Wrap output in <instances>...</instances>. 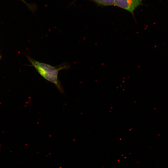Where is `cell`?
Instances as JSON below:
<instances>
[{
  "label": "cell",
  "mask_w": 168,
  "mask_h": 168,
  "mask_svg": "<svg viewBox=\"0 0 168 168\" xmlns=\"http://www.w3.org/2000/svg\"><path fill=\"white\" fill-rule=\"evenodd\" d=\"M144 0H115L114 5L130 12L134 17L133 12Z\"/></svg>",
  "instance_id": "obj_2"
},
{
  "label": "cell",
  "mask_w": 168,
  "mask_h": 168,
  "mask_svg": "<svg viewBox=\"0 0 168 168\" xmlns=\"http://www.w3.org/2000/svg\"><path fill=\"white\" fill-rule=\"evenodd\" d=\"M99 5L109 6L114 5L115 0H90Z\"/></svg>",
  "instance_id": "obj_3"
},
{
  "label": "cell",
  "mask_w": 168,
  "mask_h": 168,
  "mask_svg": "<svg viewBox=\"0 0 168 168\" xmlns=\"http://www.w3.org/2000/svg\"><path fill=\"white\" fill-rule=\"evenodd\" d=\"M23 2H24L26 5L32 11H34L35 9V7L34 6H33L32 5L28 4L24 0H21Z\"/></svg>",
  "instance_id": "obj_4"
},
{
  "label": "cell",
  "mask_w": 168,
  "mask_h": 168,
  "mask_svg": "<svg viewBox=\"0 0 168 168\" xmlns=\"http://www.w3.org/2000/svg\"><path fill=\"white\" fill-rule=\"evenodd\" d=\"M29 61L36 70L39 74L47 81L54 84L61 93H64L58 76L60 70H68L70 68V65L64 62L56 66H53L48 64L36 61L29 57Z\"/></svg>",
  "instance_id": "obj_1"
}]
</instances>
